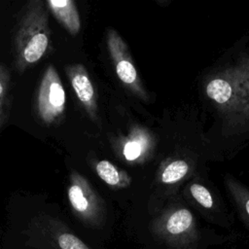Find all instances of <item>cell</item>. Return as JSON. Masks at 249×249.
Here are the masks:
<instances>
[{
    "label": "cell",
    "instance_id": "6da1fadb",
    "mask_svg": "<svg viewBox=\"0 0 249 249\" xmlns=\"http://www.w3.org/2000/svg\"><path fill=\"white\" fill-rule=\"evenodd\" d=\"M204 92L224 124L233 131L249 128V54L212 74Z\"/></svg>",
    "mask_w": 249,
    "mask_h": 249
},
{
    "label": "cell",
    "instance_id": "7a4b0ae2",
    "mask_svg": "<svg viewBox=\"0 0 249 249\" xmlns=\"http://www.w3.org/2000/svg\"><path fill=\"white\" fill-rule=\"evenodd\" d=\"M46 2L28 3L15 37L16 68L23 72L41 60L50 49L51 29Z\"/></svg>",
    "mask_w": 249,
    "mask_h": 249
},
{
    "label": "cell",
    "instance_id": "3957f363",
    "mask_svg": "<svg viewBox=\"0 0 249 249\" xmlns=\"http://www.w3.org/2000/svg\"><path fill=\"white\" fill-rule=\"evenodd\" d=\"M67 197L73 213L81 221L89 226H99L102 223L104 205L101 198L86 178L76 171L70 174Z\"/></svg>",
    "mask_w": 249,
    "mask_h": 249
},
{
    "label": "cell",
    "instance_id": "277c9868",
    "mask_svg": "<svg viewBox=\"0 0 249 249\" xmlns=\"http://www.w3.org/2000/svg\"><path fill=\"white\" fill-rule=\"evenodd\" d=\"M106 43L110 58L114 64L119 80L135 96L142 100H147V91L143 87L137 69L133 63L128 46L116 29L109 28L107 30Z\"/></svg>",
    "mask_w": 249,
    "mask_h": 249
},
{
    "label": "cell",
    "instance_id": "5b68a950",
    "mask_svg": "<svg viewBox=\"0 0 249 249\" xmlns=\"http://www.w3.org/2000/svg\"><path fill=\"white\" fill-rule=\"evenodd\" d=\"M66 95L60 77L50 64L41 79L36 101V110L41 121L53 124L59 121L65 111Z\"/></svg>",
    "mask_w": 249,
    "mask_h": 249
},
{
    "label": "cell",
    "instance_id": "8992f818",
    "mask_svg": "<svg viewBox=\"0 0 249 249\" xmlns=\"http://www.w3.org/2000/svg\"><path fill=\"white\" fill-rule=\"evenodd\" d=\"M195 219L192 212L184 207L168 211L153 227L154 232L170 244L187 242L195 233Z\"/></svg>",
    "mask_w": 249,
    "mask_h": 249
},
{
    "label": "cell",
    "instance_id": "52a82bcc",
    "mask_svg": "<svg viewBox=\"0 0 249 249\" xmlns=\"http://www.w3.org/2000/svg\"><path fill=\"white\" fill-rule=\"evenodd\" d=\"M69 82L89 117L97 119V94L88 70L81 63L70 64L65 68Z\"/></svg>",
    "mask_w": 249,
    "mask_h": 249
},
{
    "label": "cell",
    "instance_id": "ba28073f",
    "mask_svg": "<svg viewBox=\"0 0 249 249\" xmlns=\"http://www.w3.org/2000/svg\"><path fill=\"white\" fill-rule=\"evenodd\" d=\"M53 17L63 25L67 32L75 36L80 32L81 19L77 6L72 0H48L46 1Z\"/></svg>",
    "mask_w": 249,
    "mask_h": 249
},
{
    "label": "cell",
    "instance_id": "9c48e42d",
    "mask_svg": "<svg viewBox=\"0 0 249 249\" xmlns=\"http://www.w3.org/2000/svg\"><path fill=\"white\" fill-rule=\"evenodd\" d=\"M151 147V137L143 129L136 128L123 145L122 154L127 161H138L148 153Z\"/></svg>",
    "mask_w": 249,
    "mask_h": 249
},
{
    "label": "cell",
    "instance_id": "30bf717a",
    "mask_svg": "<svg viewBox=\"0 0 249 249\" xmlns=\"http://www.w3.org/2000/svg\"><path fill=\"white\" fill-rule=\"evenodd\" d=\"M95 171L99 178L114 189H124L131 184L130 175L117 167L111 161L103 160L95 163Z\"/></svg>",
    "mask_w": 249,
    "mask_h": 249
},
{
    "label": "cell",
    "instance_id": "8fae6325",
    "mask_svg": "<svg viewBox=\"0 0 249 249\" xmlns=\"http://www.w3.org/2000/svg\"><path fill=\"white\" fill-rule=\"evenodd\" d=\"M49 245L52 249H90L82 239L63 228H54L48 233Z\"/></svg>",
    "mask_w": 249,
    "mask_h": 249
},
{
    "label": "cell",
    "instance_id": "7c38bea8",
    "mask_svg": "<svg viewBox=\"0 0 249 249\" xmlns=\"http://www.w3.org/2000/svg\"><path fill=\"white\" fill-rule=\"evenodd\" d=\"M226 183L242 218L249 224V190L232 178H227Z\"/></svg>",
    "mask_w": 249,
    "mask_h": 249
},
{
    "label": "cell",
    "instance_id": "4fadbf2b",
    "mask_svg": "<svg viewBox=\"0 0 249 249\" xmlns=\"http://www.w3.org/2000/svg\"><path fill=\"white\" fill-rule=\"evenodd\" d=\"M188 172L189 163L184 160H175L163 168L160 174V181L164 184H173L180 181Z\"/></svg>",
    "mask_w": 249,
    "mask_h": 249
},
{
    "label": "cell",
    "instance_id": "5bb4252c",
    "mask_svg": "<svg viewBox=\"0 0 249 249\" xmlns=\"http://www.w3.org/2000/svg\"><path fill=\"white\" fill-rule=\"evenodd\" d=\"M190 192L192 196L196 200V202L206 209L213 207L214 201L211 193L203 186L198 183H193L190 186Z\"/></svg>",
    "mask_w": 249,
    "mask_h": 249
},
{
    "label": "cell",
    "instance_id": "9a60e30c",
    "mask_svg": "<svg viewBox=\"0 0 249 249\" xmlns=\"http://www.w3.org/2000/svg\"><path fill=\"white\" fill-rule=\"evenodd\" d=\"M9 81H10V76L7 69L0 64V115H2L3 113L4 103H5L6 94L9 87Z\"/></svg>",
    "mask_w": 249,
    "mask_h": 249
},
{
    "label": "cell",
    "instance_id": "2e32d148",
    "mask_svg": "<svg viewBox=\"0 0 249 249\" xmlns=\"http://www.w3.org/2000/svg\"><path fill=\"white\" fill-rule=\"evenodd\" d=\"M5 120H6V118L4 117V116H2V115H0V126L4 124V122H5Z\"/></svg>",
    "mask_w": 249,
    "mask_h": 249
}]
</instances>
